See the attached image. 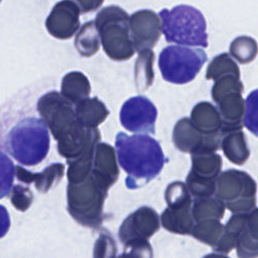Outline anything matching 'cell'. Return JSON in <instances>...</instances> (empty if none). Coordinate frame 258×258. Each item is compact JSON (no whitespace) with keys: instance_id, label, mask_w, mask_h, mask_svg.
Instances as JSON below:
<instances>
[{"instance_id":"cell-10","label":"cell","mask_w":258,"mask_h":258,"mask_svg":"<svg viewBox=\"0 0 258 258\" xmlns=\"http://www.w3.org/2000/svg\"><path fill=\"white\" fill-rule=\"evenodd\" d=\"M156 118V107L145 96H136L128 99L120 110L122 126L133 133L154 134Z\"/></svg>"},{"instance_id":"cell-15","label":"cell","mask_w":258,"mask_h":258,"mask_svg":"<svg viewBox=\"0 0 258 258\" xmlns=\"http://www.w3.org/2000/svg\"><path fill=\"white\" fill-rule=\"evenodd\" d=\"M91 174L96 183L108 192L119 176V166L114 147L105 142L97 144Z\"/></svg>"},{"instance_id":"cell-30","label":"cell","mask_w":258,"mask_h":258,"mask_svg":"<svg viewBox=\"0 0 258 258\" xmlns=\"http://www.w3.org/2000/svg\"><path fill=\"white\" fill-rule=\"evenodd\" d=\"M226 75H235L240 77V70L229 53L222 52L214 56L210 61L206 72V79L215 81Z\"/></svg>"},{"instance_id":"cell-41","label":"cell","mask_w":258,"mask_h":258,"mask_svg":"<svg viewBox=\"0 0 258 258\" xmlns=\"http://www.w3.org/2000/svg\"><path fill=\"white\" fill-rule=\"evenodd\" d=\"M1 1H2V0H0V2H1Z\"/></svg>"},{"instance_id":"cell-38","label":"cell","mask_w":258,"mask_h":258,"mask_svg":"<svg viewBox=\"0 0 258 258\" xmlns=\"http://www.w3.org/2000/svg\"><path fill=\"white\" fill-rule=\"evenodd\" d=\"M77 4L81 13H89L91 11L97 10L104 0H72Z\"/></svg>"},{"instance_id":"cell-31","label":"cell","mask_w":258,"mask_h":258,"mask_svg":"<svg viewBox=\"0 0 258 258\" xmlns=\"http://www.w3.org/2000/svg\"><path fill=\"white\" fill-rule=\"evenodd\" d=\"M164 200L168 208H178L192 201L187 185L180 180L172 181L166 186Z\"/></svg>"},{"instance_id":"cell-29","label":"cell","mask_w":258,"mask_h":258,"mask_svg":"<svg viewBox=\"0 0 258 258\" xmlns=\"http://www.w3.org/2000/svg\"><path fill=\"white\" fill-rule=\"evenodd\" d=\"M229 52L240 63H248L258 54V44L254 38L248 35H240L233 39Z\"/></svg>"},{"instance_id":"cell-40","label":"cell","mask_w":258,"mask_h":258,"mask_svg":"<svg viewBox=\"0 0 258 258\" xmlns=\"http://www.w3.org/2000/svg\"><path fill=\"white\" fill-rule=\"evenodd\" d=\"M203 258H229V257L226 254H223V253L213 252V253H209V254L205 255Z\"/></svg>"},{"instance_id":"cell-22","label":"cell","mask_w":258,"mask_h":258,"mask_svg":"<svg viewBox=\"0 0 258 258\" xmlns=\"http://www.w3.org/2000/svg\"><path fill=\"white\" fill-rule=\"evenodd\" d=\"M76 117L85 128H97L106 120L109 111L98 97L87 98L76 105Z\"/></svg>"},{"instance_id":"cell-34","label":"cell","mask_w":258,"mask_h":258,"mask_svg":"<svg viewBox=\"0 0 258 258\" xmlns=\"http://www.w3.org/2000/svg\"><path fill=\"white\" fill-rule=\"evenodd\" d=\"M117 258H153V251L148 240L132 239L124 243L122 254Z\"/></svg>"},{"instance_id":"cell-3","label":"cell","mask_w":258,"mask_h":258,"mask_svg":"<svg viewBox=\"0 0 258 258\" xmlns=\"http://www.w3.org/2000/svg\"><path fill=\"white\" fill-rule=\"evenodd\" d=\"M129 19L128 13L116 5L102 8L95 17L103 49L113 60H127L135 53L130 37Z\"/></svg>"},{"instance_id":"cell-24","label":"cell","mask_w":258,"mask_h":258,"mask_svg":"<svg viewBox=\"0 0 258 258\" xmlns=\"http://www.w3.org/2000/svg\"><path fill=\"white\" fill-rule=\"evenodd\" d=\"M221 149L232 163L244 164L250 156L247 138L242 130L227 133L221 141Z\"/></svg>"},{"instance_id":"cell-17","label":"cell","mask_w":258,"mask_h":258,"mask_svg":"<svg viewBox=\"0 0 258 258\" xmlns=\"http://www.w3.org/2000/svg\"><path fill=\"white\" fill-rule=\"evenodd\" d=\"M242 94V92H230L214 100L222 118L224 135L242 130L244 126L243 120L246 106Z\"/></svg>"},{"instance_id":"cell-35","label":"cell","mask_w":258,"mask_h":258,"mask_svg":"<svg viewBox=\"0 0 258 258\" xmlns=\"http://www.w3.org/2000/svg\"><path fill=\"white\" fill-rule=\"evenodd\" d=\"M244 126L255 136L258 137V89L252 91L245 100Z\"/></svg>"},{"instance_id":"cell-32","label":"cell","mask_w":258,"mask_h":258,"mask_svg":"<svg viewBox=\"0 0 258 258\" xmlns=\"http://www.w3.org/2000/svg\"><path fill=\"white\" fill-rule=\"evenodd\" d=\"M15 165L0 146V200L7 197L12 189Z\"/></svg>"},{"instance_id":"cell-13","label":"cell","mask_w":258,"mask_h":258,"mask_svg":"<svg viewBox=\"0 0 258 258\" xmlns=\"http://www.w3.org/2000/svg\"><path fill=\"white\" fill-rule=\"evenodd\" d=\"M172 142L176 149L190 154L212 153L221 148L220 143L208 139L198 131L188 117H182L175 123Z\"/></svg>"},{"instance_id":"cell-28","label":"cell","mask_w":258,"mask_h":258,"mask_svg":"<svg viewBox=\"0 0 258 258\" xmlns=\"http://www.w3.org/2000/svg\"><path fill=\"white\" fill-rule=\"evenodd\" d=\"M154 52L151 49H144L138 52L134 66V79L138 92L147 90L153 83Z\"/></svg>"},{"instance_id":"cell-6","label":"cell","mask_w":258,"mask_h":258,"mask_svg":"<svg viewBox=\"0 0 258 258\" xmlns=\"http://www.w3.org/2000/svg\"><path fill=\"white\" fill-rule=\"evenodd\" d=\"M256 181L247 172L229 168L216 182L215 198L233 214H248L256 207Z\"/></svg>"},{"instance_id":"cell-9","label":"cell","mask_w":258,"mask_h":258,"mask_svg":"<svg viewBox=\"0 0 258 258\" xmlns=\"http://www.w3.org/2000/svg\"><path fill=\"white\" fill-rule=\"evenodd\" d=\"M221 169L222 158L218 153L191 154V168L185 178L190 195L194 198H211Z\"/></svg>"},{"instance_id":"cell-36","label":"cell","mask_w":258,"mask_h":258,"mask_svg":"<svg viewBox=\"0 0 258 258\" xmlns=\"http://www.w3.org/2000/svg\"><path fill=\"white\" fill-rule=\"evenodd\" d=\"M117 246L110 233H102L95 241L93 258H116Z\"/></svg>"},{"instance_id":"cell-39","label":"cell","mask_w":258,"mask_h":258,"mask_svg":"<svg viewBox=\"0 0 258 258\" xmlns=\"http://www.w3.org/2000/svg\"><path fill=\"white\" fill-rule=\"evenodd\" d=\"M10 217L7 209L0 205V239L3 238L10 228Z\"/></svg>"},{"instance_id":"cell-2","label":"cell","mask_w":258,"mask_h":258,"mask_svg":"<svg viewBox=\"0 0 258 258\" xmlns=\"http://www.w3.org/2000/svg\"><path fill=\"white\" fill-rule=\"evenodd\" d=\"M49 142L44 121L28 117L10 129L5 139V149L20 164L33 166L46 157Z\"/></svg>"},{"instance_id":"cell-16","label":"cell","mask_w":258,"mask_h":258,"mask_svg":"<svg viewBox=\"0 0 258 258\" xmlns=\"http://www.w3.org/2000/svg\"><path fill=\"white\" fill-rule=\"evenodd\" d=\"M189 119L205 137L221 144L225 135L222 131V118L216 106L208 101L199 102L192 107Z\"/></svg>"},{"instance_id":"cell-23","label":"cell","mask_w":258,"mask_h":258,"mask_svg":"<svg viewBox=\"0 0 258 258\" xmlns=\"http://www.w3.org/2000/svg\"><path fill=\"white\" fill-rule=\"evenodd\" d=\"M90 93V82L83 73L71 72L62 78L60 94L72 104L77 105L81 101L89 98Z\"/></svg>"},{"instance_id":"cell-4","label":"cell","mask_w":258,"mask_h":258,"mask_svg":"<svg viewBox=\"0 0 258 258\" xmlns=\"http://www.w3.org/2000/svg\"><path fill=\"white\" fill-rule=\"evenodd\" d=\"M167 42L188 46H208L207 23L202 12L188 5H177L159 12Z\"/></svg>"},{"instance_id":"cell-26","label":"cell","mask_w":258,"mask_h":258,"mask_svg":"<svg viewBox=\"0 0 258 258\" xmlns=\"http://www.w3.org/2000/svg\"><path fill=\"white\" fill-rule=\"evenodd\" d=\"M248 214H233L230 217L226 225H224L223 234L217 246L213 249L215 252L228 254L235 248L237 239L245 227Z\"/></svg>"},{"instance_id":"cell-18","label":"cell","mask_w":258,"mask_h":258,"mask_svg":"<svg viewBox=\"0 0 258 258\" xmlns=\"http://www.w3.org/2000/svg\"><path fill=\"white\" fill-rule=\"evenodd\" d=\"M101 140L98 128H87V141L82 153L73 160H67L68 183H80L91 172L97 144Z\"/></svg>"},{"instance_id":"cell-1","label":"cell","mask_w":258,"mask_h":258,"mask_svg":"<svg viewBox=\"0 0 258 258\" xmlns=\"http://www.w3.org/2000/svg\"><path fill=\"white\" fill-rule=\"evenodd\" d=\"M115 147L119 164L127 173L125 184L129 189H137L151 181L168 160L159 142L147 134L119 132Z\"/></svg>"},{"instance_id":"cell-19","label":"cell","mask_w":258,"mask_h":258,"mask_svg":"<svg viewBox=\"0 0 258 258\" xmlns=\"http://www.w3.org/2000/svg\"><path fill=\"white\" fill-rule=\"evenodd\" d=\"M64 173V165L62 163H51L41 172L27 171L20 165H15V175L17 179L23 183H34L35 188L44 194L47 192L54 184H56Z\"/></svg>"},{"instance_id":"cell-25","label":"cell","mask_w":258,"mask_h":258,"mask_svg":"<svg viewBox=\"0 0 258 258\" xmlns=\"http://www.w3.org/2000/svg\"><path fill=\"white\" fill-rule=\"evenodd\" d=\"M56 141L58 154L67 160H73L82 153L86 145L87 128L82 126L78 121L67 134Z\"/></svg>"},{"instance_id":"cell-33","label":"cell","mask_w":258,"mask_h":258,"mask_svg":"<svg viewBox=\"0 0 258 258\" xmlns=\"http://www.w3.org/2000/svg\"><path fill=\"white\" fill-rule=\"evenodd\" d=\"M243 90H244V87H243V83L240 80V77H237L235 75H226L214 81V85L211 89V95L214 101L224 94H227L230 92L243 93Z\"/></svg>"},{"instance_id":"cell-5","label":"cell","mask_w":258,"mask_h":258,"mask_svg":"<svg viewBox=\"0 0 258 258\" xmlns=\"http://www.w3.org/2000/svg\"><path fill=\"white\" fill-rule=\"evenodd\" d=\"M108 192L90 174L80 183H68L67 204L72 218L80 225L98 229L103 221V209Z\"/></svg>"},{"instance_id":"cell-21","label":"cell","mask_w":258,"mask_h":258,"mask_svg":"<svg viewBox=\"0 0 258 258\" xmlns=\"http://www.w3.org/2000/svg\"><path fill=\"white\" fill-rule=\"evenodd\" d=\"M235 248L239 258H258V208L248 214Z\"/></svg>"},{"instance_id":"cell-37","label":"cell","mask_w":258,"mask_h":258,"mask_svg":"<svg viewBox=\"0 0 258 258\" xmlns=\"http://www.w3.org/2000/svg\"><path fill=\"white\" fill-rule=\"evenodd\" d=\"M33 200L32 191L29 187L20 184L13 185L10 194V202L12 206L20 212H25L31 206Z\"/></svg>"},{"instance_id":"cell-14","label":"cell","mask_w":258,"mask_h":258,"mask_svg":"<svg viewBox=\"0 0 258 258\" xmlns=\"http://www.w3.org/2000/svg\"><path fill=\"white\" fill-rule=\"evenodd\" d=\"M80 9L72 0L57 2L46 17L45 27L50 35L68 39L80 29Z\"/></svg>"},{"instance_id":"cell-7","label":"cell","mask_w":258,"mask_h":258,"mask_svg":"<svg viewBox=\"0 0 258 258\" xmlns=\"http://www.w3.org/2000/svg\"><path fill=\"white\" fill-rule=\"evenodd\" d=\"M207 59L208 56L202 48L168 45L159 53L158 67L166 82L182 85L197 77Z\"/></svg>"},{"instance_id":"cell-11","label":"cell","mask_w":258,"mask_h":258,"mask_svg":"<svg viewBox=\"0 0 258 258\" xmlns=\"http://www.w3.org/2000/svg\"><path fill=\"white\" fill-rule=\"evenodd\" d=\"M129 29L133 46L140 52L155 46L162 32V21L153 10L142 9L130 16Z\"/></svg>"},{"instance_id":"cell-8","label":"cell","mask_w":258,"mask_h":258,"mask_svg":"<svg viewBox=\"0 0 258 258\" xmlns=\"http://www.w3.org/2000/svg\"><path fill=\"white\" fill-rule=\"evenodd\" d=\"M36 109L55 140L67 134L78 122L73 104L56 91L42 95Z\"/></svg>"},{"instance_id":"cell-12","label":"cell","mask_w":258,"mask_h":258,"mask_svg":"<svg viewBox=\"0 0 258 258\" xmlns=\"http://www.w3.org/2000/svg\"><path fill=\"white\" fill-rule=\"evenodd\" d=\"M160 228V218L156 211L142 206L131 213L120 225L118 237L122 244L132 239L148 240Z\"/></svg>"},{"instance_id":"cell-27","label":"cell","mask_w":258,"mask_h":258,"mask_svg":"<svg viewBox=\"0 0 258 258\" xmlns=\"http://www.w3.org/2000/svg\"><path fill=\"white\" fill-rule=\"evenodd\" d=\"M101 40L99 31L94 20L82 25L75 38V47L81 56L89 57L94 55L100 48Z\"/></svg>"},{"instance_id":"cell-20","label":"cell","mask_w":258,"mask_h":258,"mask_svg":"<svg viewBox=\"0 0 258 258\" xmlns=\"http://www.w3.org/2000/svg\"><path fill=\"white\" fill-rule=\"evenodd\" d=\"M191 206L192 201L178 208H165L160 216L162 227L174 234L190 235L194 227Z\"/></svg>"}]
</instances>
